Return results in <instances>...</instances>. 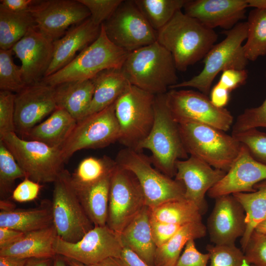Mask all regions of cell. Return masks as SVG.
<instances>
[{
    "label": "cell",
    "mask_w": 266,
    "mask_h": 266,
    "mask_svg": "<svg viewBox=\"0 0 266 266\" xmlns=\"http://www.w3.org/2000/svg\"><path fill=\"white\" fill-rule=\"evenodd\" d=\"M217 33L181 10L158 31L157 41L173 58L177 70L185 71L215 45Z\"/></svg>",
    "instance_id": "6da1fadb"
},
{
    "label": "cell",
    "mask_w": 266,
    "mask_h": 266,
    "mask_svg": "<svg viewBox=\"0 0 266 266\" xmlns=\"http://www.w3.org/2000/svg\"><path fill=\"white\" fill-rule=\"evenodd\" d=\"M121 69L131 85L155 95L178 83L172 56L157 41L129 53Z\"/></svg>",
    "instance_id": "7a4b0ae2"
},
{
    "label": "cell",
    "mask_w": 266,
    "mask_h": 266,
    "mask_svg": "<svg viewBox=\"0 0 266 266\" xmlns=\"http://www.w3.org/2000/svg\"><path fill=\"white\" fill-rule=\"evenodd\" d=\"M155 118L152 128L140 144L137 151L148 149L152 165L170 178L176 174V163L189 157L181 136L179 124L167 106L166 94L155 95Z\"/></svg>",
    "instance_id": "3957f363"
},
{
    "label": "cell",
    "mask_w": 266,
    "mask_h": 266,
    "mask_svg": "<svg viewBox=\"0 0 266 266\" xmlns=\"http://www.w3.org/2000/svg\"><path fill=\"white\" fill-rule=\"evenodd\" d=\"M184 147L189 155L212 167L227 172L242 146L233 135L199 123L179 124Z\"/></svg>",
    "instance_id": "277c9868"
},
{
    "label": "cell",
    "mask_w": 266,
    "mask_h": 266,
    "mask_svg": "<svg viewBox=\"0 0 266 266\" xmlns=\"http://www.w3.org/2000/svg\"><path fill=\"white\" fill-rule=\"evenodd\" d=\"M224 33L226 37L215 44L204 57L202 70L190 79L171 86L169 90L193 88L207 96L213 80L220 72L229 69H245L248 60L244 54L243 43L247 38V22H239Z\"/></svg>",
    "instance_id": "5b68a950"
},
{
    "label": "cell",
    "mask_w": 266,
    "mask_h": 266,
    "mask_svg": "<svg viewBox=\"0 0 266 266\" xmlns=\"http://www.w3.org/2000/svg\"><path fill=\"white\" fill-rule=\"evenodd\" d=\"M129 53L110 41L101 24L95 41L67 65L41 81L54 87L66 82L91 80L105 69H121Z\"/></svg>",
    "instance_id": "8992f818"
},
{
    "label": "cell",
    "mask_w": 266,
    "mask_h": 266,
    "mask_svg": "<svg viewBox=\"0 0 266 266\" xmlns=\"http://www.w3.org/2000/svg\"><path fill=\"white\" fill-rule=\"evenodd\" d=\"M155 98V95L131 85L115 101L118 141L125 148L137 151L150 133L154 122Z\"/></svg>",
    "instance_id": "52a82bcc"
},
{
    "label": "cell",
    "mask_w": 266,
    "mask_h": 266,
    "mask_svg": "<svg viewBox=\"0 0 266 266\" xmlns=\"http://www.w3.org/2000/svg\"><path fill=\"white\" fill-rule=\"evenodd\" d=\"M115 161L119 166L135 175L142 190L145 205L149 208L185 198L183 183L154 168L150 157L141 151L125 147L118 152Z\"/></svg>",
    "instance_id": "ba28073f"
},
{
    "label": "cell",
    "mask_w": 266,
    "mask_h": 266,
    "mask_svg": "<svg viewBox=\"0 0 266 266\" xmlns=\"http://www.w3.org/2000/svg\"><path fill=\"white\" fill-rule=\"evenodd\" d=\"M52 208L57 235L76 242L94 225L81 203L71 180V174L63 169L54 182Z\"/></svg>",
    "instance_id": "9c48e42d"
},
{
    "label": "cell",
    "mask_w": 266,
    "mask_h": 266,
    "mask_svg": "<svg viewBox=\"0 0 266 266\" xmlns=\"http://www.w3.org/2000/svg\"><path fill=\"white\" fill-rule=\"evenodd\" d=\"M13 155L27 177L39 183L54 182L65 163L61 149L41 142L26 140L16 132L0 138Z\"/></svg>",
    "instance_id": "30bf717a"
},
{
    "label": "cell",
    "mask_w": 266,
    "mask_h": 266,
    "mask_svg": "<svg viewBox=\"0 0 266 266\" xmlns=\"http://www.w3.org/2000/svg\"><path fill=\"white\" fill-rule=\"evenodd\" d=\"M166 100L171 114L178 124L195 122L206 124L227 132L232 127L233 117L225 108H218L207 96L198 91L170 89Z\"/></svg>",
    "instance_id": "8fae6325"
},
{
    "label": "cell",
    "mask_w": 266,
    "mask_h": 266,
    "mask_svg": "<svg viewBox=\"0 0 266 266\" xmlns=\"http://www.w3.org/2000/svg\"><path fill=\"white\" fill-rule=\"evenodd\" d=\"M102 24L110 41L129 53L157 41L158 32L148 23L133 0H123Z\"/></svg>",
    "instance_id": "7c38bea8"
},
{
    "label": "cell",
    "mask_w": 266,
    "mask_h": 266,
    "mask_svg": "<svg viewBox=\"0 0 266 266\" xmlns=\"http://www.w3.org/2000/svg\"><path fill=\"white\" fill-rule=\"evenodd\" d=\"M120 127L115 112V102L104 109L77 122L61 150L65 163L76 152L99 149L118 141Z\"/></svg>",
    "instance_id": "4fadbf2b"
},
{
    "label": "cell",
    "mask_w": 266,
    "mask_h": 266,
    "mask_svg": "<svg viewBox=\"0 0 266 266\" xmlns=\"http://www.w3.org/2000/svg\"><path fill=\"white\" fill-rule=\"evenodd\" d=\"M145 206L135 175L117 164L111 176L106 225L120 234Z\"/></svg>",
    "instance_id": "5bb4252c"
},
{
    "label": "cell",
    "mask_w": 266,
    "mask_h": 266,
    "mask_svg": "<svg viewBox=\"0 0 266 266\" xmlns=\"http://www.w3.org/2000/svg\"><path fill=\"white\" fill-rule=\"evenodd\" d=\"M54 248L57 255L91 265L110 257L121 258L124 246L120 234L106 225L95 226L76 242L66 241L57 235Z\"/></svg>",
    "instance_id": "9a60e30c"
},
{
    "label": "cell",
    "mask_w": 266,
    "mask_h": 266,
    "mask_svg": "<svg viewBox=\"0 0 266 266\" xmlns=\"http://www.w3.org/2000/svg\"><path fill=\"white\" fill-rule=\"evenodd\" d=\"M30 12L36 29L53 41L91 15L78 0H39Z\"/></svg>",
    "instance_id": "2e32d148"
},
{
    "label": "cell",
    "mask_w": 266,
    "mask_h": 266,
    "mask_svg": "<svg viewBox=\"0 0 266 266\" xmlns=\"http://www.w3.org/2000/svg\"><path fill=\"white\" fill-rule=\"evenodd\" d=\"M54 88L42 81L26 85L15 94L16 133L25 135L57 108Z\"/></svg>",
    "instance_id": "e0dca14e"
},
{
    "label": "cell",
    "mask_w": 266,
    "mask_h": 266,
    "mask_svg": "<svg viewBox=\"0 0 266 266\" xmlns=\"http://www.w3.org/2000/svg\"><path fill=\"white\" fill-rule=\"evenodd\" d=\"M215 199L206 227L210 241L215 245H234L246 231L244 209L232 194Z\"/></svg>",
    "instance_id": "ac0fdd59"
},
{
    "label": "cell",
    "mask_w": 266,
    "mask_h": 266,
    "mask_svg": "<svg viewBox=\"0 0 266 266\" xmlns=\"http://www.w3.org/2000/svg\"><path fill=\"white\" fill-rule=\"evenodd\" d=\"M11 49L21 62V68L25 84L29 85L41 81L52 60L53 41L33 28Z\"/></svg>",
    "instance_id": "d6986e66"
},
{
    "label": "cell",
    "mask_w": 266,
    "mask_h": 266,
    "mask_svg": "<svg viewBox=\"0 0 266 266\" xmlns=\"http://www.w3.org/2000/svg\"><path fill=\"white\" fill-rule=\"evenodd\" d=\"M266 180V165L254 159L242 144L239 153L223 178L207 192L211 198L237 193H251L254 186Z\"/></svg>",
    "instance_id": "ffe728a7"
},
{
    "label": "cell",
    "mask_w": 266,
    "mask_h": 266,
    "mask_svg": "<svg viewBox=\"0 0 266 266\" xmlns=\"http://www.w3.org/2000/svg\"><path fill=\"white\" fill-rule=\"evenodd\" d=\"M175 179L181 181L185 188V199L195 203L202 214L207 210L205 194L225 175L224 171L216 169L204 162L190 156L176 163Z\"/></svg>",
    "instance_id": "44dd1931"
},
{
    "label": "cell",
    "mask_w": 266,
    "mask_h": 266,
    "mask_svg": "<svg viewBox=\"0 0 266 266\" xmlns=\"http://www.w3.org/2000/svg\"><path fill=\"white\" fill-rule=\"evenodd\" d=\"M247 0H187L184 13L207 28L229 30L245 17Z\"/></svg>",
    "instance_id": "7402d4cb"
},
{
    "label": "cell",
    "mask_w": 266,
    "mask_h": 266,
    "mask_svg": "<svg viewBox=\"0 0 266 266\" xmlns=\"http://www.w3.org/2000/svg\"><path fill=\"white\" fill-rule=\"evenodd\" d=\"M100 30L101 25L95 24L89 17L71 27L62 37L54 41L52 60L44 77L70 63L77 56V53L79 54L98 38Z\"/></svg>",
    "instance_id": "603a6c76"
},
{
    "label": "cell",
    "mask_w": 266,
    "mask_h": 266,
    "mask_svg": "<svg viewBox=\"0 0 266 266\" xmlns=\"http://www.w3.org/2000/svg\"><path fill=\"white\" fill-rule=\"evenodd\" d=\"M124 247L136 254L151 266H154L157 246L152 237L149 209L145 206L120 234Z\"/></svg>",
    "instance_id": "cb8c5ba5"
},
{
    "label": "cell",
    "mask_w": 266,
    "mask_h": 266,
    "mask_svg": "<svg viewBox=\"0 0 266 266\" xmlns=\"http://www.w3.org/2000/svg\"><path fill=\"white\" fill-rule=\"evenodd\" d=\"M57 236L54 225L42 230L25 233L15 243L0 249V256L21 259L54 258V248Z\"/></svg>",
    "instance_id": "d4e9b609"
},
{
    "label": "cell",
    "mask_w": 266,
    "mask_h": 266,
    "mask_svg": "<svg viewBox=\"0 0 266 266\" xmlns=\"http://www.w3.org/2000/svg\"><path fill=\"white\" fill-rule=\"evenodd\" d=\"M91 80L94 92L85 116L98 112L114 103L131 85L121 69H105Z\"/></svg>",
    "instance_id": "484cf974"
},
{
    "label": "cell",
    "mask_w": 266,
    "mask_h": 266,
    "mask_svg": "<svg viewBox=\"0 0 266 266\" xmlns=\"http://www.w3.org/2000/svg\"><path fill=\"white\" fill-rule=\"evenodd\" d=\"M77 121L66 110L58 107L44 121L32 128L25 135L51 147L61 149Z\"/></svg>",
    "instance_id": "4316f807"
},
{
    "label": "cell",
    "mask_w": 266,
    "mask_h": 266,
    "mask_svg": "<svg viewBox=\"0 0 266 266\" xmlns=\"http://www.w3.org/2000/svg\"><path fill=\"white\" fill-rule=\"evenodd\" d=\"M54 88L57 107L66 110L77 122L85 116L94 92L91 80L66 82Z\"/></svg>",
    "instance_id": "83f0119b"
},
{
    "label": "cell",
    "mask_w": 266,
    "mask_h": 266,
    "mask_svg": "<svg viewBox=\"0 0 266 266\" xmlns=\"http://www.w3.org/2000/svg\"><path fill=\"white\" fill-rule=\"evenodd\" d=\"M53 225L51 201L44 200L37 207L15 208L0 212V227L11 228L24 233L38 231Z\"/></svg>",
    "instance_id": "f1b7e54d"
},
{
    "label": "cell",
    "mask_w": 266,
    "mask_h": 266,
    "mask_svg": "<svg viewBox=\"0 0 266 266\" xmlns=\"http://www.w3.org/2000/svg\"><path fill=\"white\" fill-rule=\"evenodd\" d=\"M206 232V227L202 222L183 226L166 242L157 247L154 266H175L187 242L204 237Z\"/></svg>",
    "instance_id": "f546056e"
},
{
    "label": "cell",
    "mask_w": 266,
    "mask_h": 266,
    "mask_svg": "<svg viewBox=\"0 0 266 266\" xmlns=\"http://www.w3.org/2000/svg\"><path fill=\"white\" fill-rule=\"evenodd\" d=\"M111 174L89 187L75 191L94 226L106 225Z\"/></svg>",
    "instance_id": "4dcf8cb0"
},
{
    "label": "cell",
    "mask_w": 266,
    "mask_h": 266,
    "mask_svg": "<svg viewBox=\"0 0 266 266\" xmlns=\"http://www.w3.org/2000/svg\"><path fill=\"white\" fill-rule=\"evenodd\" d=\"M149 209L151 219L164 223L184 226L202 222L200 208L185 198L169 200Z\"/></svg>",
    "instance_id": "1f68e13d"
},
{
    "label": "cell",
    "mask_w": 266,
    "mask_h": 266,
    "mask_svg": "<svg viewBox=\"0 0 266 266\" xmlns=\"http://www.w3.org/2000/svg\"><path fill=\"white\" fill-rule=\"evenodd\" d=\"M254 188L253 192L232 194L246 213V231L240 241L242 251L256 226L266 217V180L256 184Z\"/></svg>",
    "instance_id": "d6a6232c"
},
{
    "label": "cell",
    "mask_w": 266,
    "mask_h": 266,
    "mask_svg": "<svg viewBox=\"0 0 266 266\" xmlns=\"http://www.w3.org/2000/svg\"><path fill=\"white\" fill-rule=\"evenodd\" d=\"M33 28L35 24L30 12H13L0 5V49H11Z\"/></svg>",
    "instance_id": "836d02e7"
},
{
    "label": "cell",
    "mask_w": 266,
    "mask_h": 266,
    "mask_svg": "<svg viewBox=\"0 0 266 266\" xmlns=\"http://www.w3.org/2000/svg\"><path fill=\"white\" fill-rule=\"evenodd\" d=\"M116 165L115 160L107 156L88 157L83 159L71 174L74 189L81 190L97 183L111 174Z\"/></svg>",
    "instance_id": "e575fe53"
},
{
    "label": "cell",
    "mask_w": 266,
    "mask_h": 266,
    "mask_svg": "<svg viewBox=\"0 0 266 266\" xmlns=\"http://www.w3.org/2000/svg\"><path fill=\"white\" fill-rule=\"evenodd\" d=\"M246 41L243 45L248 61L266 55V9H254L248 15Z\"/></svg>",
    "instance_id": "d590c367"
},
{
    "label": "cell",
    "mask_w": 266,
    "mask_h": 266,
    "mask_svg": "<svg viewBox=\"0 0 266 266\" xmlns=\"http://www.w3.org/2000/svg\"><path fill=\"white\" fill-rule=\"evenodd\" d=\"M150 26L157 32L165 26L187 0H133Z\"/></svg>",
    "instance_id": "8d00e7d4"
},
{
    "label": "cell",
    "mask_w": 266,
    "mask_h": 266,
    "mask_svg": "<svg viewBox=\"0 0 266 266\" xmlns=\"http://www.w3.org/2000/svg\"><path fill=\"white\" fill-rule=\"evenodd\" d=\"M26 173L18 164L12 154L3 142L0 140V196L1 199L12 191L15 181L25 178Z\"/></svg>",
    "instance_id": "74e56055"
},
{
    "label": "cell",
    "mask_w": 266,
    "mask_h": 266,
    "mask_svg": "<svg viewBox=\"0 0 266 266\" xmlns=\"http://www.w3.org/2000/svg\"><path fill=\"white\" fill-rule=\"evenodd\" d=\"M12 49H0V89L15 94L26 86L21 66H17L12 58Z\"/></svg>",
    "instance_id": "f35d334b"
},
{
    "label": "cell",
    "mask_w": 266,
    "mask_h": 266,
    "mask_svg": "<svg viewBox=\"0 0 266 266\" xmlns=\"http://www.w3.org/2000/svg\"><path fill=\"white\" fill-rule=\"evenodd\" d=\"M209 266H244L246 263L244 252L234 245H208Z\"/></svg>",
    "instance_id": "ab89813d"
},
{
    "label": "cell",
    "mask_w": 266,
    "mask_h": 266,
    "mask_svg": "<svg viewBox=\"0 0 266 266\" xmlns=\"http://www.w3.org/2000/svg\"><path fill=\"white\" fill-rule=\"evenodd\" d=\"M259 127L266 128V98L260 106L247 108L237 117L232 126V134Z\"/></svg>",
    "instance_id": "60d3db41"
},
{
    "label": "cell",
    "mask_w": 266,
    "mask_h": 266,
    "mask_svg": "<svg viewBox=\"0 0 266 266\" xmlns=\"http://www.w3.org/2000/svg\"><path fill=\"white\" fill-rule=\"evenodd\" d=\"M233 135L247 147L254 159L266 165V133L254 129Z\"/></svg>",
    "instance_id": "b9f144b4"
},
{
    "label": "cell",
    "mask_w": 266,
    "mask_h": 266,
    "mask_svg": "<svg viewBox=\"0 0 266 266\" xmlns=\"http://www.w3.org/2000/svg\"><path fill=\"white\" fill-rule=\"evenodd\" d=\"M243 252L249 265L266 266V234L253 231Z\"/></svg>",
    "instance_id": "7bdbcfd3"
},
{
    "label": "cell",
    "mask_w": 266,
    "mask_h": 266,
    "mask_svg": "<svg viewBox=\"0 0 266 266\" xmlns=\"http://www.w3.org/2000/svg\"><path fill=\"white\" fill-rule=\"evenodd\" d=\"M15 98L14 93L0 91V138L6 133L16 132Z\"/></svg>",
    "instance_id": "ee69618b"
},
{
    "label": "cell",
    "mask_w": 266,
    "mask_h": 266,
    "mask_svg": "<svg viewBox=\"0 0 266 266\" xmlns=\"http://www.w3.org/2000/svg\"><path fill=\"white\" fill-rule=\"evenodd\" d=\"M90 13V19L100 26L114 13L123 0H78Z\"/></svg>",
    "instance_id": "f6af8a7d"
},
{
    "label": "cell",
    "mask_w": 266,
    "mask_h": 266,
    "mask_svg": "<svg viewBox=\"0 0 266 266\" xmlns=\"http://www.w3.org/2000/svg\"><path fill=\"white\" fill-rule=\"evenodd\" d=\"M209 260V253L200 252L194 240H191L186 244L175 266H207Z\"/></svg>",
    "instance_id": "bcb514c9"
},
{
    "label": "cell",
    "mask_w": 266,
    "mask_h": 266,
    "mask_svg": "<svg viewBox=\"0 0 266 266\" xmlns=\"http://www.w3.org/2000/svg\"><path fill=\"white\" fill-rule=\"evenodd\" d=\"M42 186L39 183L26 177L12 191V199L19 202H25L35 200Z\"/></svg>",
    "instance_id": "7dc6e473"
},
{
    "label": "cell",
    "mask_w": 266,
    "mask_h": 266,
    "mask_svg": "<svg viewBox=\"0 0 266 266\" xmlns=\"http://www.w3.org/2000/svg\"><path fill=\"white\" fill-rule=\"evenodd\" d=\"M151 233L157 247L166 242L183 226L164 223L150 218Z\"/></svg>",
    "instance_id": "c3c4849f"
},
{
    "label": "cell",
    "mask_w": 266,
    "mask_h": 266,
    "mask_svg": "<svg viewBox=\"0 0 266 266\" xmlns=\"http://www.w3.org/2000/svg\"><path fill=\"white\" fill-rule=\"evenodd\" d=\"M247 77L246 69H229L222 72L218 83L231 92L243 85Z\"/></svg>",
    "instance_id": "681fc988"
},
{
    "label": "cell",
    "mask_w": 266,
    "mask_h": 266,
    "mask_svg": "<svg viewBox=\"0 0 266 266\" xmlns=\"http://www.w3.org/2000/svg\"><path fill=\"white\" fill-rule=\"evenodd\" d=\"M39 1V0H0V5L13 12H30Z\"/></svg>",
    "instance_id": "f907efd6"
},
{
    "label": "cell",
    "mask_w": 266,
    "mask_h": 266,
    "mask_svg": "<svg viewBox=\"0 0 266 266\" xmlns=\"http://www.w3.org/2000/svg\"><path fill=\"white\" fill-rule=\"evenodd\" d=\"M230 92L217 82L210 91V100L218 108H225L230 100Z\"/></svg>",
    "instance_id": "816d5d0a"
},
{
    "label": "cell",
    "mask_w": 266,
    "mask_h": 266,
    "mask_svg": "<svg viewBox=\"0 0 266 266\" xmlns=\"http://www.w3.org/2000/svg\"><path fill=\"white\" fill-rule=\"evenodd\" d=\"M25 233L11 228L0 227V249L15 243L20 239Z\"/></svg>",
    "instance_id": "f5cc1de1"
},
{
    "label": "cell",
    "mask_w": 266,
    "mask_h": 266,
    "mask_svg": "<svg viewBox=\"0 0 266 266\" xmlns=\"http://www.w3.org/2000/svg\"><path fill=\"white\" fill-rule=\"evenodd\" d=\"M65 260L67 266H126L121 258L115 257L108 258L97 263L91 265H84L66 258Z\"/></svg>",
    "instance_id": "db71d44e"
},
{
    "label": "cell",
    "mask_w": 266,
    "mask_h": 266,
    "mask_svg": "<svg viewBox=\"0 0 266 266\" xmlns=\"http://www.w3.org/2000/svg\"><path fill=\"white\" fill-rule=\"evenodd\" d=\"M121 259L126 266H151L141 258L129 248L124 247Z\"/></svg>",
    "instance_id": "11a10c76"
},
{
    "label": "cell",
    "mask_w": 266,
    "mask_h": 266,
    "mask_svg": "<svg viewBox=\"0 0 266 266\" xmlns=\"http://www.w3.org/2000/svg\"><path fill=\"white\" fill-rule=\"evenodd\" d=\"M28 259L0 256V266H25Z\"/></svg>",
    "instance_id": "9f6ffc18"
},
{
    "label": "cell",
    "mask_w": 266,
    "mask_h": 266,
    "mask_svg": "<svg viewBox=\"0 0 266 266\" xmlns=\"http://www.w3.org/2000/svg\"><path fill=\"white\" fill-rule=\"evenodd\" d=\"M54 258L28 259L25 266H53Z\"/></svg>",
    "instance_id": "6f0895ef"
},
{
    "label": "cell",
    "mask_w": 266,
    "mask_h": 266,
    "mask_svg": "<svg viewBox=\"0 0 266 266\" xmlns=\"http://www.w3.org/2000/svg\"><path fill=\"white\" fill-rule=\"evenodd\" d=\"M16 208L15 204L8 199H0V209L1 211H9Z\"/></svg>",
    "instance_id": "680465c9"
},
{
    "label": "cell",
    "mask_w": 266,
    "mask_h": 266,
    "mask_svg": "<svg viewBox=\"0 0 266 266\" xmlns=\"http://www.w3.org/2000/svg\"><path fill=\"white\" fill-rule=\"evenodd\" d=\"M248 7L255 9H266V0H247Z\"/></svg>",
    "instance_id": "91938a15"
},
{
    "label": "cell",
    "mask_w": 266,
    "mask_h": 266,
    "mask_svg": "<svg viewBox=\"0 0 266 266\" xmlns=\"http://www.w3.org/2000/svg\"><path fill=\"white\" fill-rule=\"evenodd\" d=\"M53 266H67L65 258L62 256L56 255L54 258Z\"/></svg>",
    "instance_id": "94428289"
},
{
    "label": "cell",
    "mask_w": 266,
    "mask_h": 266,
    "mask_svg": "<svg viewBox=\"0 0 266 266\" xmlns=\"http://www.w3.org/2000/svg\"><path fill=\"white\" fill-rule=\"evenodd\" d=\"M254 231L266 234V217L256 226Z\"/></svg>",
    "instance_id": "6125c7cd"
},
{
    "label": "cell",
    "mask_w": 266,
    "mask_h": 266,
    "mask_svg": "<svg viewBox=\"0 0 266 266\" xmlns=\"http://www.w3.org/2000/svg\"><path fill=\"white\" fill-rule=\"evenodd\" d=\"M249 266H254V265H249Z\"/></svg>",
    "instance_id": "be15d7a7"
}]
</instances>
